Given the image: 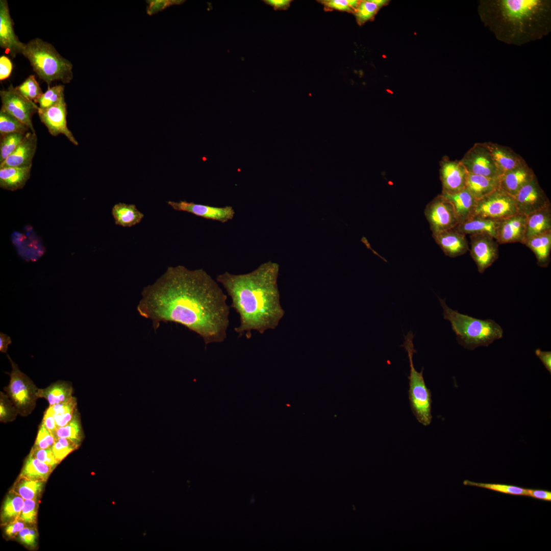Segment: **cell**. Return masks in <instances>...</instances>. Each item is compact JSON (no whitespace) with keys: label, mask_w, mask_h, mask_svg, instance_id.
I'll return each mask as SVG.
<instances>
[{"label":"cell","mask_w":551,"mask_h":551,"mask_svg":"<svg viewBox=\"0 0 551 551\" xmlns=\"http://www.w3.org/2000/svg\"><path fill=\"white\" fill-rule=\"evenodd\" d=\"M516 213H518L514 197L499 187L476 200L471 216L501 220Z\"/></svg>","instance_id":"8"},{"label":"cell","mask_w":551,"mask_h":551,"mask_svg":"<svg viewBox=\"0 0 551 551\" xmlns=\"http://www.w3.org/2000/svg\"><path fill=\"white\" fill-rule=\"evenodd\" d=\"M535 177L533 170L527 164L501 175L499 188L514 197L522 186Z\"/></svg>","instance_id":"22"},{"label":"cell","mask_w":551,"mask_h":551,"mask_svg":"<svg viewBox=\"0 0 551 551\" xmlns=\"http://www.w3.org/2000/svg\"><path fill=\"white\" fill-rule=\"evenodd\" d=\"M24 527V522L15 519L9 524L6 528V534L9 536H12Z\"/></svg>","instance_id":"54"},{"label":"cell","mask_w":551,"mask_h":551,"mask_svg":"<svg viewBox=\"0 0 551 551\" xmlns=\"http://www.w3.org/2000/svg\"><path fill=\"white\" fill-rule=\"evenodd\" d=\"M37 145L35 133H27L16 149L3 162L0 168L6 167H29L32 166Z\"/></svg>","instance_id":"19"},{"label":"cell","mask_w":551,"mask_h":551,"mask_svg":"<svg viewBox=\"0 0 551 551\" xmlns=\"http://www.w3.org/2000/svg\"><path fill=\"white\" fill-rule=\"evenodd\" d=\"M21 54L29 61L38 76L49 85L55 81L66 84L72 79V65L51 44L40 38L24 44Z\"/></svg>","instance_id":"5"},{"label":"cell","mask_w":551,"mask_h":551,"mask_svg":"<svg viewBox=\"0 0 551 551\" xmlns=\"http://www.w3.org/2000/svg\"><path fill=\"white\" fill-rule=\"evenodd\" d=\"M112 215L115 224L130 228L139 223L144 215L135 205L118 203L112 208Z\"/></svg>","instance_id":"28"},{"label":"cell","mask_w":551,"mask_h":551,"mask_svg":"<svg viewBox=\"0 0 551 551\" xmlns=\"http://www.w3.org/2000/svg\"><path fill=\"white\" fill-rule=\"evenodd\" d=\"M64 86L62 85L48 87L47 90L35 103L39 104L40 109L49 108L64 97Z\"/></svg>","instance_id":"41"},{"label":"cell","mask_w":551,"mask_h":551,"mask_svg":"<svg viewBox=\"0 0 551 551\" xmlns=\"http://www.w3.org/2000/svg\"><path fill=\"white\" fill-rule=\"evenodd\" d=\"M219 284L203 268L169 266L153 284L145 287L137 307L153 328L161 322L180 324L199 336L205 345L227 337L230 307Z\"/></svg>","instance_id":"1"},{"label":"cell","mask_w":551,"mask_h":551,"mask_svg":"<svg viewBox=\"0 0 551 551\" xmlns=\"http://www.w3.org/2000/svg\"><path fill=\"white\" fill-rule=\"evenodd\" d=\"M12 343L11 337L2 332L0 333V352L7 353L8 346Z\"/></svg>","instance_id":"56"},{"label":"cell","mask_w":551,"mask_h":551,"mask_svg":"<svg viewBox=\"0 0 551 551\" xmlns=\"http://www.w3.org/2000/svg\"><path fill=\"white\" fill-rule=\"evenodd\" d=\"M279 270L277 263L269 261L247 273L225 271L217 276L239 316L234 328L239 337L249 339L253 331L262 334L278 326L285 314L278 285Z\"/></svg>","instance_id":"2"},{"label":"cell","mask_w":551,"mask_h":551,"mask_svg":"<svg viewBox=\"0 0 551 551\" xmlns=\"http://www.w3.org/2000/svg\"><path fill=\"white\" fill-rule=\"evenodd\" d=\"M527 216L519 213L500 220L495 239L498 244L520 242L525 232Z\"/></svg>","instance_id":"18"},{"label":"cell","mask_w":551,"mask_h":551,"mask_svg":"<svg viewBox=\"0 0 551 551\" xmlns=\"http://www.w3.org/2000/svg\"><path fill=\"white\" fill-rule=\"evenodd\" d=\"M514 198L517 213L526 216L550 205L549 199L540 187L536 177L522 186Z\"/></svg>","instance_id":"12"},{"label":"cell","mask_w":551,"mask_h":551,"mask_svg":"<svg viewBox=\"0 0 551 551\" xmlns=\"http://www.w3.org/2000/svg\"><path fill=\"white\" fill-rule=\"evenodd\" d=\"M24 43L16 35L13 27L7 1H0V46L14 58L21 54Z\"/></svg>","instance_id":"17"},{"label":"cell","mask_w":551,"mask_h":551,"mask_svg":"<svg viewBox=\"0 0 551 551\" xmlns=\"http://www.w3.org/2000/svg\"><path fill=\"white\" fill-rule=\"evenodd\" d=\"M42 483L40 480L22 478L18 483L15 492L24 499H35L41 491Z\"/></svg>","instance_id":"38"},{"label":"cell","mask_w":551,"mask_h":551,"mask_svg":"<svg viewBox=\"0 0 551 551\" xmlns=\"http://www.w3.org/2000/svg\"><path fill=\"white\" fill-rule=\"evenodd\" d=\"M536 355L540 359V361L545 366L546 369L551 373V352L543 351L540 349H536L535 351Z\"/></svg>","instance_id":"52"},{"label":"cell","mask_w":551,"mask_h":551,"mask_svg":"<svg viewBox=\"0 0 551 551\" xmlns=\"http://www.w3.org/2000/svg\"><path fill=\"white\" fill-rule=\"evenodd\" d=\"M414 335L411 331L404 335V342L401 345L408 353L410 363L409 400L412 412L417 421L428 426L432 422V394L427 387L423 376V367L420 372L417 371L414 366L413 356L417 351L414 349L413 340Z\"/></svg>","instance_id":"6"},{"label":"cell","mask_w":551,"mask_h":551,"mask_svg":"<svg viewBox=\"0 0 551 551\" xmlns=\"http://www.w3.org/2000/svg\"><path fill=\"white\" fill-rule=\"evenodd\" d=\"M25 135L11 134L1 137L0 163L4 161L16 149Z\"/></svg>","instance_id":"40"},{"label":"cell","mask_w":551,"mask_h":551,"mask_svg":"<svg viewBox=\"0 0 551 551\" xmlns=\"http://www.w3.org/2000/svg\"><path fill=\"white\" fill-rule=\"evenodd\" d=\"M528 493L529 496L535 498L547 501L551 500V492L548 491L538 489H528Z\"/></svg>","instance_id":"55"},{"label":"cell","mask_w":551,"mask_h":551,"mask_svg":"<svg viewBox=\"0 0 551 551\" xmlns=\"http://www.w3.org/2000/svg\"><path fill=\"white\" fill-rule=\"evenodd\" d=\"M79 446V443L71 439L58 438L55 439L52 450L56 459L60 462Z\"/></svg>","instance_id":"42"},{"label":"cell","mask_w":551,"mask_h":551,"mask_svg":"<svg viewBox=\"0 0 551 551\" xmlns=\"http://www.w3.org/2000/svg\"><path fill=\"white\" fill-rule=\"evenodd\" d=\"M477 11L499 41L521 46L551 32L550 0H480Z\"/></svg>","instance_id":"3"},{"label":"cell","mask_w":551,"mask_h":551,"mask_svg":"<svg viewBox=\"0 0 551 551\" xmlns=\"http://www.w3.org/2000/svg\"><path fill=\"white\" fill-rule=\"evenodd\" d=\"M438 299L443 310L444 319L450 322L458 343L464 348L473 350L479 346H488L503 337V330L494 320L461 314L450 308L445 299L438 297Z\"/></svg>","instance_id":"4"},{"label":"cell","mask_w":551,"mask_h":551,"mask_svg":"<svg viewBox=\"0 0 551 551\" xmlns=\"http://www.w3.org/2000/svg\"><path fill=\"white\" fill-rule=\"evenodd\" d=\"M185 1L182 0H152L147 1L148 5L146 12L148 15H153L173 5H180Z\"/></svg>","instance_id":"47"},{"label":"cell","mask_w":551,"mask_h":551,"mask_svg":"<svg viewBox=\"0 0 551 551\" xmlns=\"http://www.w3.org/2000/svg\"><path fill=\"white\" fill-rule=\"evenodd\" d=\"M453 204L459 223L471 216L476 199L465 188L454 193H441Z\"/></svg>","instance_id":"29"},{"label":"cell","mask_w":551,"mask_h":551,"mask_svg":"<svg viewBox=\"0 0 551 551\" xmlns=\"http://www.w3.org/2000/svg\"><path fill=\"white\" fill-rule=\"evenodd\" d=\"M72 391L69 383L58 381L45 388L38 389L37 395L38 398H45L49 406H53L68 400L72 397Z\"/></svg>","instance_id":"30"},{"label":"cell","mask_w":551,"mask_h":551,"mask_svg":"<svg viewBox=\"0 0 551 551\" xmlns=\"http://www.w3.org/2000/svg\"><path fill=\"white\" fill-rule=\"evenodd\" d=\"M486 144L501 175L527 164L525 160L510 147L491 142Z\"/></svg>","instance_id":"21"},{"label":"cell","mask_w":551,"mask_h":551,"mask_svg":"<svg viewBox=\"0 0 551 551\" xmlns=\"http://www.w3.org/2000/svg\"><path fill=\"white\" fill-rule=\"evenodd\" d=\"M32 166L0 168V187L16 191L22 189L31 176Z\"/></svg>","instance_id":"24"},{"label":"cell","mask_w":551,"mask_h":551,"mask_svg":"<svg viewBox=\"0 0 551 551\" xmlns=\"http://www.w3.org/2000/svg\"><path fill=\"white\" fill-rule=\"evenodd\" d=\"M76 407L77 399L73 396L65 402L48 407L56 420L57 428L65 425L70 421Z\"/></svg>","instance_id":"33"},{"label":"cell","mask_w":551,"mask_h":551,"mask_svg":"<svg viewBox=\"0 0 551 551\" xmlns=\"http://www.w3.org/2000/svg\"><path fill=\"white\" fill-rule=\"evenodd\" d=\"M460 161L468 173L494 178L501 176L486 142L475 143Z\"/></svg>","instance_id":"11"},{"label":"cell","mask_w":551,"mask_h":551,"mask_svg":"<svg viewBox=\"0 0 551 551\" xmlns=\"http://www.w3.org/2000/svg\"><path fill=\"white\" fill-rule=\"evenodd\" d=\"M328 9L354 13L360 1L357 0H323L319 1Z\"/></svg>","instance_id":"44"},{"label":"cell","mask_w":551,"mask_h":551,"mask_svg":"<svg viewBox=\"0 0 551 551\" xmlns=\"http://www.w3.org/2000/svg\"><path fill=\"white\" fill-rule=\"evenodd\" d=\"M389 3L386 0H364L360 3L354 13L356 21L362 25L374 18L379 10Z\"/></svg>","instance_id":"32"},{"label":"cell","mask_w":551,"mask_h":551,"mask_svg":"<svg viewBox=\"0 0 551 551\" xmlns=\"http://www.w3.org/2000/svg\"><path fill=\"white\" fill-rule=\"evenodd\" d=\"M424 214L432 235L453 229L459 223L453 204L442 194L427 205Z\"/></svg>","instance_id":"9"},{"label":"cell","mask_w":551,"mask_h":551,"mask_svg":"<svg viewBox=\"0 0 551 551\" xmlns=\"http://www.w3.org/2000/svg\"><path fill=\"white\" fill-rule=\"evenodd\" d=\"M464 485L484 488L506 494L529 496L528 489L499 484L475 483L468 480L463 482Z\"/></svg>","instance_id":"39"},{"label":"cell","mask_w":551,"mask_h":551,"mask_svg":"<svg viewBox=\"0 0 551 551\" xmlns=\"http://www.w3.org/2000/svg\"><path fill=\"white\" fill-rule=\"evenodd\" d=\"M19 538L24 544L33 546L35 544L36 533L34 530L28 528H23L19 532Z\"/></svg>","instance_id":"49"},{"label":"cell","mask_w":551,"mask_h":551,"mask_svg":"<svg viewBox=\"0 0 551 551\" xmlns=\"http://www.w3.org/2000/svg\"><path fill=\"white\" fill-rule=\"evenodd\" d=\"M12 69V64L10 60L3 55L0 57V80L7 79L10 75Z\"/></svg>","instance_id":"50"},{"label":"cell","mask_w":551,"mask_h":551,"mask_svg":"<svg viewBox=\"0 0 551 551\" xmlns=\"http://www.w3.org/2000/svg\"><path fill=\"white\" fill-rule=\"evenodd\" d=\"M167 203L174 210L189 213L198 217L221 223L232 220L235 214L233 207L230 206L214 207L186 201H169Z\"/></svg>","instance_id":"15"},{"label":"cell","mask_w":551,"mask_h":551,"mask_svg":"<svg viewBox=\"0 0 551 551\" xmlns=\"http://www.w3.org/2000/svg\"><path fill=\"white\" fill-rule=\"evenodd\" d=\"M16 90L23 97L34 103L43 94V92L34 75H30Z\"/></svg>","instance_id":"37"},{"label":"cell","mask_w":551,"mask_h":551,"mask_svg":"<svg viewBox=\"0 0 551 551\" xmlns=\"http://www.w3.org/2000/svg\"><path fill=\"white\" fill-rule=\"evenodd\" d=\"M440 173L442 193H454L465 188L468 172L461 161L443 160Z\"/></svg>","instance_id":"16"},{"label":"cell","mask_w":551,"mask_h":551,"mask_svg":"<svg viewBox=\"0 0 551 551\" xmlns=\"http://www.w3.org/2000/svg\"><path fill=\"white\" fill-rule=\"evenodd\" d=\"M37 112L41 122L45 126L52 136L62 134L74 145L79 144L67 127L66 104L64 97L49 108L42 109L38 107Z\"/></svg>","instance_id":"14"},{"label":"cell","mask_w":551,"mask_h":551,"mask_svg":"<svg viewBox=\"0 0 551 551\" xmlns=\"http://www.w3.org/2000/svg\"><path fill=\"white\" fill-rule=\"evenodd\" d=\"M30 455L53 467L59 463L55 457L52 448L40 449L33 447Z\"/></svg>","instance_id":"46"},{"label":"cell","mask_w":551,"mask_h":551,"mask_svg":"<svg viewBox=\"0 0 551 551\" xmlns=\"http://www.w3.org/2000/svg\"><path fill=\"white\" fill-rule=\"evenodd\" d=\"M54 468L29 455L27 458L20 477L36 480L47 478Z\"/></svg>","instance_id":"31"},{"label":"cell","mask_w":551,"mask_h":551,"mask_svg":"<svg viewBox=\"0 0 551 551\" xmlns=\"http://www.w3.org/2000/svg\"><path fill=\"white\" fill-rule=\"evenodd\" d=\"M42 422L54 436V434L57 429V426L56 420L49 408L46 410Z\"/></svg>","instance_id":"51"},{"label":"cell","mask_w":551,"mask_h":551,"mask_svg":"<svg viewBox=\"0 0 551 551\" xmlns=\"http://www.w3.org/2000/svg\"><path fill=\"white\" fill-rule=\"evenodd\" d=\"M470 239L471 257L479 272L483 273L498 259V243L494 238L486 233L470 235Z\"/></svg>","instance_id":"13"},{"label":"cell","mask_w":551,"mask_h":551,"mask_svg":"<svg viewBox=\"0 0 551 551\" xmlns=\"http://www.w3.org/2000/svg\"><path fill=\"white\" fill-rule=\"evenodd\" d=\"M2 111L16 118L28 126L31 131L35 133L32 123V116L38 111V107L21 96L10 85L6 90L0 92Z\"/></svg>","instance_id":"10"},{"label":"cell","mask_w":551,"mask_h":551,"mask_svg":"<svg viewBox=\"0 0 551 551\" xmlns=\"http://www.w3.org/2000/svg\"><path fill=\"white\" fill-rule=\"evenodd\" d=\"M444 254L455 258L462 256L469 250L466 235L452 229L432 235Z\"/></svg>","instance_id":"20"},{"label":"cell","mask_w":551,"mask_h":551,"mask_svg":"<svg viewBox=\"0 0 551 551\" xmlns=\"http://www.w3.org/2000/svg\"><path fill=\"white\" fill-rule=\"evenodd\" d=\"M18 414V410L8 395L0 393V421L7 423L14 421Z\"/></svg>","instance_id":"43"},{"label":"cell","mask_w":551,"mask_h":551,"mask_svg":"<svg viewBox=\"0 0 551 551\" xmlns=\"http://www.w3.org/2000/svg\"><path fill=\"white\" fill-rule=\"evenodd\" d=\"M7 356L12 370L8 373L10 378L9 384L4 390L17 408L18 414L27 416L32 413L36 407L39 388L28 375L20 371L9 355Z\"/></svg>","instance_id":"7"},{"label":"cell","mask_w":551,"mask_h":551,"mask_svg":"<svg viewBox=\"0 0 551 551\" xmlns=\"http://www.w3.org/2000/svg\"><path fill=\"white\" fill-rule=\"evenodd\" d=\"M499 221L500 220L471 216L459 223L454 229L465 235L486 233L495 239Z\"/></svg>","instance_id":"23"},{"label":"cell","mask_w":551,"mask_h":551,"mask_svg":"<svg viewBox=\"0 0 551 551\" xmlns=\"http://www.w3.org/2000/svg\"><path fill=\"white\" fill-rule=\"evenodd\" d=\"M55 439L51 432L42 422L39 426L35 443L33 447L40 449L52 448Z\"/></svg>","instance_id":"45"},{"label":"cell","mask_w":551,"mask_h":551,"mask_svg":"<svg viewBox=\"0 0 551 551\" xmlns=\"http://www.w3.org/2000/svg\"><path fill=\"white\" fill-rule=\"evenodd\" d=\"M23 499L16 492L8 495L3 507V518L8 520L18 519L24 505Z\"/></svg>","instance_id":"36"},{"label":"cell","mask_w":551,"mask_h":551,"mask_svg":"<svg viewBox=\"0 0 551 551\" xmlns=\"http://www.w3.org/2000/svg\"><path fill=\"white\" fill-rule=\"evenodd\" d=\"M265 4L271 6L274 10H285L290 5L292 1L290 0H265L263 1Z\"/></svg>","instance_id":"53"},{"label":"cell","mask_w":551,"mask_h":551,"mask_svg":"<svg viewBox=\"0 0 551 551\" xmlns=\"http://www.w3.org/2000/svg\"><path fill=\"white\" fill-rule=\"evenodd\" d=\"M54 436L55 439L66 438L79 443L83 437V431L80 415L77 409L70 421L65 425L58 428Z\"/></svg>","instance_id":"34"},{"label":"cell","mask_w":551,"mask_h":551,"mask_svg":"<svg viewBox=\"0 0 551 551\" xmlns=\"http://www.w3.org/2000/svg\"><path fill=\"white\" fill-rule=\"evenodd\" d=\"M522 244L534 253L538 266L548 267L550 261L551 232L527 238Z\"/></svg>","instance_id":"26"},{"label":"cell","mask_w":551,"mask_h":551,"mask_svg":"<svg viewBox=\"0 0 551 551\" xmlns=\"http://www.w3.org/2000/svg\"><path fill=\"white\" fill-rule=\"evenodd\" d=\"M499 178L468 173L465 188L478 200L499 187Z\"/></svg>","instance_id":"27"},{"label":"cell","mask_w":551,"mask_h":551,"mask_svg":"<svg viewBox=\"0 0 551 551\" xmlns=\"http://www.w3.org/2000/svg\"><path fill=\"white\" fill-rule=\"evenodd\" d=\"M35 499H26L20 515V519L24 523L34 521L36 516V503Z\"/></svg>","instance_id":"48"},{"label":"cell","mask_w":551,"mask_h":551,"mask_svg":"<svg viewBox=\"0 0 551 551\" xmlns=\"http://www.w3.org/2000/svg\"><path fill=\"white\" fill-rule=\"evenodd\" d=\"M549 232H551V205L527 216L524 240Z\"/></svg>","instance_id":"25"},{"label":"cell","mask_w":551,"mask_h":551,"mask_svg":"<svg viewBox=\"0 0 551 551\" xmlns=\"http://www.w3.org/2000/svg\"><path fill=\"white\" fill-rule=\"evenodd\" d=\"M31 131L30 128L16 118L0 111L1 137L11 134H26Z\"/></svg>","instance_id":"35"}]
</instances>
